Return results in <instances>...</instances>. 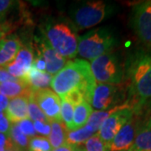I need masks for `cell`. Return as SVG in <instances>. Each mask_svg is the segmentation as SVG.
Returning a JSON list of instances; mask_svg holds the SVG:
<instances>
[{
  "label": "cell",
  "instance_id": "cell-1",
  "mask_svg": "<svg viewBox=\"0 0 151 151\" xmlns=\"http://www.w3.org/2000/svg\"><path fill=\"white\" fill-rule=\"evenodd\" d=\"M96 83L89 63L76 59L66 62L65 66L53 76L50 86L60 98L74 90H81L84 94L85 101L91 104Z\"/></svg>",
  "mask_w": 151,
  "mask_h": 151
},
{
  "label": "cell",
  "instance_id": "cell-2",
  "mask_svg": "<svg viewBox=\"0 0 151 151\" xmlns=\"http://www.w3.org/2000/svg\"><path fill=\"white\" fill-rule=\"evenodd\" d=\"M41 32L51 48L64 58H74L77 55L79 36L73 24L51 19L43 24Z\"/></svg>",
  "mask_w": 151,
  "mask_h": 151
},
{
  "label": "cell",
  "instance_id": "cell-3",
  "mask_svg": "<svg viewBox=\"0 0 151 151\" xmlns=\"http://www.w3.org/2000/svg\"><path fill=\"white\" fill-rule=\"evenodd\" d=\"M127 74L133 94L141 102L151 99V54L135 53L127 64Z\"/></svg>",
  "mask_w": 151,
  "mask_h": 151
},
{
  "label": "cell",
  "instance_id": "cell-4",
  "mask_svg": "<svg viewBox=\"0 0 151 151\" xmlns=\"http://www.w3.org/2000/svg\"><path fill=\"white\" fill-rule=\"evenodd\" d=\"M114 6L103 1L81 2L71 9L70 18L76 29L94 27L113 14Z\"/></svg>",
  "mask_w": 151,
  "mask_h": 151
},
{
  "label": "cell",
  "instance_id": "cell-5",
  "mask_svg": "<svg viewBox=\"0 0 151 151\" xmlns=\"http://www.w3.org/2000/svg\"><path fill=\"white\" fill-rule=\"evenodd\" d=\"M117 42V38L108 28H98L79 38L77 54L92 60L110 52Z\"/></svg>",
  "mask_w": 151,
  "mask_h": 151
},
{
  "label": "cell",
  "instance_id": "cell-6",
  "mask_svg": "<svg viewBox=\"0 0 151 151\" xmlns=\"http://www.w3.org/2000/svg\"><path fill=\"white\" fill-rule=\"evenodd\" d=\"M89 65L97 83L118 85L123 80V66L118 56L111 51L91 60Z\"/></svg>",
  "mask_w": 151,
  "mask_h": 151
},
{
  "label": "cell",
  "instance_id": "cell-7",
  "mask_svg": "<svg viewBox=\"0 0 151 151\" xmlns=\"http://www.w3.org/2000/svg\"><path fill=\"white\" fill-rule=\"evenodd\" d=\"M131 26L141 42L151 49V0L134 5L131 14Z\"/></svg>",
  "mask_w": 151,
  "mask_h": 151
},
{
  "label": "cell",
  "instance_id": "cell-8",
  "mask_svg": "<svg viewBox=\"0 0 151 151\" xmlns=\"http://www.w3.org/2000/svg\"><path fill=\"white\" fill-rule=\"evenodd\" d=\"M134 115L133 107L122 108L113 113L106 119L97 134L103 143L108 145L122 127Z\"/></svg>",
  "mask_w": 151,
  "mask_h": 151
},
{
  "label": "cell",
  "instance_id": "cell-9",
  "mask_svg": "<svg viewBox=\"0 0 151 151\" xmlns=\"http://www.w3.org/2000/svg\"><path fill=\"white\" fill-rule=\"evenodd\" d=\"M33 97L50 123L61 121L60 98L54 91L49 88L33 90Z\"/></svg>",
  "mask_w": 151,
  "mask_h": 151
},
{
  "label": "cell",
  "instance_id": "cell-10",
  "mask_svg": "<svg viewBox=\"0 0 151 151\" xmlns=\"http://www.w3.org/2000/svg\"><path fill=\"white\" fill-rule=\"evenodd\" d=\"M119 100V88L114 84L96 83L92 92L91 106L97 111L113 108Z\"/></svg>",
  "mask_w": 151,
  "mask_h": 151
},
{
  "label": "cell",
  "instance_id": "cell-11",
  "mask_svg": "<svg viewBox=\"0 0 151 151\" xmlns=\"http://www.w3.org/2000/svg\"><path fill=\"white\" fill-rule=\"evenodd\" d=\"M138 123L134 118L129 120L108 145V151H129L134 142Z\"/></svg>",
  "mask_w": 151,
  "mask_h": 151
},
{
  "label": "cell",
  "instance_id": "cell-12",
  "mask_svg": "<svg viewBox=\"0 0 151 151\" xmlns=\"http://www.w3.org/2000/svg\"><path fill=\"white\" fill-rule=\"evenodd\" d=\"M33 61L34 54L31 49L22 47L14 60L5 66V69L14 77L23 80L31 69Z\"/></svg>",
  "mask_w": 151,
  "mask_h": 151
},
{
  "label": "cell",
  "instance_id": "cell-13",
  "mask_svg": "<svg viewBox=\"0 0 151 151\" xmlns=\"http://www.w3.org/2000/svg\"><path fill=\"white\" fill-rule=\"evenodd\" d=\"M39 51L45 62V71L51 76L57 74L66 64V59L51 48L44 38L40 41Z\"/></svg>",
  "mask_w": 151,
  "mask_h": 151
},
{
  "label": "cell",
  "instance_id": "cell-14",
  "mask_svg": "<svg viewBox=\"0 0 151 151\" xmlns=\"http://www.w3.org/2000/svg\"><path fill=\"white\" fill-rule=\"evenodd\" d=\"M21 48V40L15 35L3 38L0 40V67H5L11 63Z\"/></svg>",
  "mask_w": 151,
  "mask_h": 151
},
{
  "label": "cell",
  "instance_id": "cell-15",
  "mask_svg": "<svg viewBox=\"0 0 151 151\" xmlns=\"http://www.w3.org/2000/svg\"><path fill=\"white\" fill-rule=\"evenodd\" d=\"M29 97L20 96L9 99V103L5 110L6 117L12 124H18L29 119L28 114Z\"/></svg>",
  "mask_w": 151,
  "mask_h": 151
},
{
  "label": "cell",
  "instance_id": "cell-16",
  "mask_svg": "<svg viewBox=\"0 0 151 151\" xmlns=\"http://www.w3.org/2000/svg\"><path fill=\"white\" fill-rule=\"evenodd\" d=\"M32 91V89L23 80L6 81L0 84V93L9 99L20 96L29 97Z\"/></svg>",
  "mask_w": 151,
  "mask_h": 151
},
{
  "label": "cell",
  "instance_id": "cell-17",
  "mask_svg": "<svg viewBox=\"0 0 151 151\" xmlns=\"http://www.w3.org/2000/svg\"><path fill=\"white\" fill-rule=\"evenodd\" d=\"M52 78L53 76L47 73L46 71L38 70L32 66L23 81L32 90H38L48 88V86L51 84Z\"/></svg>",
  "mask_w": 151,
  "mask_h": 151
},
{
  "label": "cell",
  "instance_id": "cell-18",
  "mask_svg": "<svg viewBox=\"0 0 151 151\" xmlns=\"http://www.w3.org/2000/svg\"><path fill=\"white\" fill-rule=\"evenodd\" d=\"M134 151H151V119L142 125H138L134 142L131 148Z\"/></svg>",
  "mask_w": 151,
  "mask_h": 151
},
{
  "label": "cell",
  "instance_id": "cell-19",
  "mask_svg": "<svg viewBox=\"0 0 151 151\" xmlns=\"http://www.w3.org/2000/svg\"><path fill=\"white\" fill-rule=\"evenodd\" d=\"M97 133L88 124L76 130H67L66 143L76 146H82L86 140Z\"/></svg>",
  "mask_w": 151,
  "mask_h": 151
},
{
  "label": "cell",
  "instance_id": "cell-20",
  "mask_svg": "<svg viewBox=\"0 0 151 151\" xmlns=\"http://www.w3.org/2000/svg\"><path fill=\"white\" fill-rule=\"evenodd\" d=\"M129 107H133L132 104H129V103H125L124 104L121 105H117L113 108L108 109V110H104V111H94L92 112L90 118L87 121V124L89 126L92 127V129L96 133L98 132L99 129L101 128L102 124H103V122L108 119V117L114 112L118 111L119 109L122 108H129Z\"/></svg>",
  "mask_w": 151,
  "mask_h": 151
},
{
  "label": "cell",
  "instance_id": "cell-21",
  "mask_svg": "<svg viewBox=\"0 0 151 151\" xmlns=\"http://www.w3.org/2000/svg\"><path fill=\"white\" fill-rule=\"evenodd\" d=\"M50 124L51 130L49 135V142L54 150L66 143L67 129L62 121H52Z\"/></svg>",
  "mask_w": 151,
  "mask_h": 151
},
{
  "label": "cell",
  "instance_id": "cell-22",
  "mask_svg": "<svg viewBox=\"0 0 151 151\" xmlns=\"http://www.w3.org/2000/svg\"><path fill=\"white\" fill-rule=\"evenodd\" d=\"M92 113L91 104L86 102L85 100L77 104L74 107L73 113V124L72 130L80 129L87 124V121Z\"/></svg>",
  "mask_w": 151,
  "mask_h": 151
},
{
  "label": "cell",
  "instance_id": "cell-23",
  "mask_svg": "<svg viewBox=\"0 0 151 151\" xmlns=\"http://www.w3.org/2000/svg\"><path fill=\"white\" fill-rule=\"evenodd\" d=\"M9 137L15 148L22 151H29V139L22 133L18 124H13L11 125Z\"/></svg>",
  "mask_w": 151,
  "mask_h": 151
},
{
  "label": "cell",
  "instance_id": "cell-24",
  "mask_svg": "<svg viewBox=\"0 0 151 151\" xmlns=\"http://www.w3.org/2000/svg\"><path fill=\"white\" fill-rule=\"evenodd\" d=\"M74 106L65 98H60V118L67 130H72Z\"/></svg>",
  "mask_w": 151,
  "mask_h": 151
},
{
  "label": "cell",
  "instance_id": "cell-25",
  "mask_svg": "<svg viewBox=\"0 0 151 151\" xmlns=\"http://www.w3.org/2000/svg\"><path fill=\"white\" fill-rule=\"evenodd\" d=\"M28 114H29V119L33 122L40 121V122H45V123H50L46 116L40 110V108H39L38 104L33 97V91L28 100Z\"/></svg>",
  "mask_w": 151,
  "mask_h": 151
},
{
  "label": "cell",
  "instance_id": "cell-26",
  "mask_svg": "<svg viewBox=\"0 0 151 151\" xmlns=\"http://www.w3.org/2000/svg\"><path fill=\"white\" fill-rule=\"evenodd\" d=\"M49 139L44 136H35L29 139V151H52Z\"/></svg>",
  "mask_w": 151,
  "mask_h": 151
},
{
  "label": "cell",
  "instance_id": "cell-27",
  "mask_svg": "<svg viewBox=\"0 0 151 151\" xmlns=\"http://www.w3.org/2000/svg\"><path fill=\"white\" fill-rule=\"evenodd\" d=\"M84 151H108L106 145L101 140L97 134L92 136L83 145Z\"/></svg>",
  "mask_w": 151,
  "mask_h": 151
},
{
  "label": "cell",
  "instance_id": "cell-28",
  "mask_svg": "<svg viewBox=\"0 0 151 151\" xmlns=\"http://www.w3.org/2000/svg\"><path fill=\"white\" fill-rule=\"evenodd\" d=\"M18 125L22 133L25 136H27L28 138H32L36 136V132L34 128L33 121H31L29 119L23 120L21 122L18 123Z\"/></svg>",
  "mask_w": 151,
  "mask_h": 151
},
{
  "label": "cell",
  "instance_id": "cell-29",
  "mask_svg": "<svg viewBox=\"0 0 151 151\" xmlns=\"http://www.w3.org/2000/svg\"><path fill=\"white\" fill-rule=\"evenodd\" d=\"M66 99L68 102H70L74 107L76 106L77 104L81 103L82 101L85 100L84 98V94L81 92V90H74L72 92H69L68 94H66L65 97H62Z\"/></svg>",
  "mask_w": 151,
  "mask_h": 151
},
{
  "label": "cell",
  "instance_id": "cell-30",
  "mask_svg": "<svg viewBox=\"0 0 151 151\" xmlns=\"http://www.w3.org/2000/svg\"><path fill=\"white\" fill-rule=\"evenodd\" d=\"M34 128L35 132L41 134L44 137H47L50 134V123H45V122H40V121H35L33 122Z\"/></svg>",
  "mask_w": 151,
  "mask_h": 151
},
{
  "label": "cell",
  "instance_id": "cell-31",
  "mask_svg": "<svg viewBox=\"0 0 151 151\" xmlns=\"http://www.w3.org/2000/svg\"><path fill=\"white\" fill-rule=\"evenodd\" d=\"M14 3V1L11 0H0V24L5 19Z\"/></svg>",
  "mask_w": 151,
  "mask_h": 151
},
{
  "label": "cell",
  "instance_id": "cell-32",
  "mask_svg": "<svg viewBox=\"0 0 151 151\" xmlns=\"http://www.w3.org/2000/svg\"><path fill=\"white\" fill-rule=\"evenodd\" d=\"M11 123L7 119L5 113L4 112L0 113V133L9 135L11 128Z\"/></svg>",
  "mask_w": 151,
  "mask_h": 151
},
{
  "label": "cell",
  "instance_id": "cell-33",
  "mask_svg": "<svg viewBox=\"0 0 151 151\" xmlns=\"http://www.w3.org/2000/svg\"><path fill=\"white\" fill-rule=\"evenodd\" d=\"M14 147L9 135L0 133V151H7Z\"/></svg>",
  "mask_w": 151,
  "mask_h": 151
},
{
  "label": "cell",
  "instance_id": "cell-34",
  "mask_svg": "<svg viewBox=\"0 0 151 151\" xmlns=\"http://www.w3.org/2000/svg\"><path fill=\"white\" fill-rule=\"evenodd\" d=\"M18 80H19V79H17L13 76H11L8 72V70H6L5 67H0V84L6 82V81H18Z\"/></svg>",
  "mask_w": 151,
  "mask_h": 151
},
{
  "label": "cell",
  "instance_id": "cell-35",
  "mask_svg": "<svg viewBox=\"0 0 151 151\" xmlns=\"http://www.w3.org/2000/svg\"><path fill=\"white\" fill-rule=\"evenodd\" d=\"M52 151H84V149L83 146H76L68 143H65L63 145L52 150Z\"/></svg>",
  "mask_w": 151,
  "mask_h": 151
},
{
  "label": "cell",
  "instance_id": "cell-36",
  "mask_svg": "<svg viewBox=\"0 0 151 151\" xmlns=\"http://www.w3.org/2000/svg\"><path fill=\"white\" fill-rule=\"evenodd\" d=\"M32 66L38 70L45 71V60H44L43 57H42L40 54L38 55L37 57L34 60Z\"/></svg>",
  "mask_w": 151,
  "mask_h": 151
},
{
  "label": "cell",
  "instance_id": "cell-37",
  "mask_svg": "<svg viewBox=\"0 0 151 151\" xmlns=\"http://www.w3.org/2000/svg\"><path fill=\"white\" fill-rule=\"evenodd\" d=\"M9 103V99L0 93V109L4 113Z\"/></svg>",
  "mask_w": 151,
  "mask_h": 151
},
{
  "label": "cell",
  "instance_id": "cell-38",
  "mask_svg": "<svg viewBox=\"0 0 151 151\" xmlns=\"http://www.w3.org/2000/svg\"><path fill=\"white\" fill-rule=\"evenodd\" d=\"M5 36V30L3 29H0V40Z\"/></svg>",
  "mask_w": 151,
  "mask_h": 151
},
{
  "label": "cell",
  "instance_id": "cell-39",
  "mask_svg": "<svg viewBox=\"0 0 151 151\" xmlns=\"http://www.w3.org/2000/svg\"><path fill=\"white\" fill-rule=\"evenodd\" d=\"M7 151H22V150H19V149H17V148H15V147H14V148H12V149H10V150H7Z\"/></svg>",
  "mask_w": 151,
  "mask_h": 151
},
{
  "label": "cell",
  "instance_id": "cell-40",
  "mask_svg": "<svg viewBox=\"0 0 151 151\" xmlns=\"http://www.w3.org/2000/svg\"><path fill=\"white\" fill-rule=\"evenodd\" d=\"M2 112H3V111H2V110H1V109H0V113H2Z\"/></svg>",
  "mask_w": 151,
  "mask_h": 151
},
{
  "label": "cell",
  "instance_id": "cell-41",
  "mask_svg": "<svg viewBox=\"0 0 151 151\" xmlns=\"http://www.w3.org/2000/svg\"><path fill=\"white\" fill-rule=\"evenodd\" d=\"M129 151H134V150H130Z\"/></svg>",
  "mask_w": 151,
  "mask_h": 151
},
{
  "label": "cell",
  "instance_id": "cell-42",
  "mask_svg": "<svg viewBox=\"0 0 151 151\" xmlns=\"http://www.w3.org/2000/svg\"></svg>",
  "mask_w": 151,
  "mask_h": 151
}]
</instances>
